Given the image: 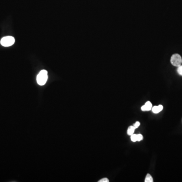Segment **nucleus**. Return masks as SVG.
<instances>
[{"mask_svg":"<svg viewBox=\"0 0 182 182\" xmlns=\"http://www.w3.org/2000/svg\"><path fill=\"white\" fill-rule=\"evenodd\" d=\"M140 125V122H139V121H136V123H135L133 125L134 126L136 129V128L139 127Z\"/></svg>","mask_w":182,"mask_h":182,"instance_id":"obj_12","label":"nucleus"},{"mask_svg":"<svg viewBox=\"0 0 182 182\" xmlns=\"http://www.w3.org/2000/svg\"><path fill=\"white\" fill-rule=\"evenodd\" d=\"M109 180L106 178V177H104V178H103L102 179L99 180L98 182H109Z\"/></svg>","mask_w":182,"mask_h":182,"instance_id":"obj_11","label":"nucleus"},{"mask_svg":"<svg viewBox=\"0 0 182 182\" xmlns=\"http://www.w3.org/2000/svg\"><path fill=\"white\" fill-rule=\"evenodd\" d=\"M164 107L162 105H159L158 106H155L152 108V110L154 113L157 114L162 111L163 110Z\"/></svg>","mask_w":182,"mask_h":182,"instance_id":"obj_5","label":"nucleus"},{"mask_svg":"<svg viewBox=\"0 0 182 182\" xmlns=\"http://www.w3.org/2000/svg\"><path fill=\"white\" fill-rule=\"evenodd\" d=\"M152 108V103L150 102V101H147L146 102L145 105L142 106L141 107V110L143 111H150L151 109Z\"/></svg>","mask_w":182,"mask_h":182,"instance_id":"obj_4","label":"nucleus"},{"mask_svg":"<svg viewBox=\"0 0 182 182\" xmlns=\"http://www.w3.org/2000/svg\"><path fill=\"white\" fill-rule=\"evenodd\" d=\"M143 139V136H142V135H137V141H142Z\"/></svg>","mask_w":182,"mask_h":182,"instance_id":"obj_10","label":"nucleus"},{"mask_svg":"<svg viewBox=\"0 0 182 182\" xmlns=\"http://www.w3.org/2000/svg\"><path fill=\"white\" fill-rule=\"evenodd\" d=\"M136 128L134 125H131L127 129V133L128 135L131 136L132 135L134 134Z\"/></svg>","mask_w":182,"mask_h":182,"instance_id":"obj_6","label":"nucleus"},{"mask_svg":"<svg viewBox=\"0 0 182 182\" xmlns=\"http://www.w3.org/2000/svg\"><path fill=\"white\" fill-rule=\"evenodd\" d=\"M131 141L134 142L137 141V135L135 134L132 135L131 136Z\"/></svg>","mask_w":182,"mask_h":182,"instance_id":"obj_8","label":"nucleus"},{"mask_svg":"<svg viewBox=\"0 0 182 182\" xmlns=\"http://www.w3.org/2000/svg\"><path fill=\"white\" fill-rule=\"evenodd\" d=\"M171 62L173 66H178L181 65L182 63V58L180 55L175 54L171 57Z\"/></svg>","mask_w":182,"mask_h":182,"instance_id":"obj_3","label":"nucleus"},{"mask_svg":"<svg viewBox=\"0 0 182 182\" xmlns=\"http://www.w3.org/2000/svg\"><path fill=\"white\" fill-rule=\"evenodd\" d=\"M15 43V39L13 36H5L1 40V44L4 47H10Z\"/></svg>","mask_w":182,"mask_h":182,"instance_id":"obj_2","label":"nucleus"},{"mask_svg":"<svg viewBox=\"0 0 182 182\" xmlns=\"http://www.w3.org/2000/svg\"><path fill=\"white\" fill-rule=\"evenodd\" d=\"M177 73L180 75H182V65H180V66H178V68L177 69Z\"/></svg>","mask_w":182,"mask_h":182,"instance_id":"obj_9","label":"nucleus"},{"mask_svg":"<svg viewBox=\"0 0 182 182\" xmlns=\"http://www.w3.org/2000/svg\"><path fill=\"white\" fill-rule=\"evenodd\" d=\"M153 179L151 175L149 173H147L145 179V182H153Z\"/></svg>","mask_w":182,"mask_h":182,"instance_id":"obj_7","label":"nucleus"},{"mask_svg":"<svg viewBox=\"0 0 182 182\" xmlns=\"http://www.w3.org/2000/svg\"><path fill=\"white\" fill-rule=\"evenodd\" d=\"M48 72L46 70L41 71L36 77V81L38 84L40 86H44L45 84L48 80Z\"/></svg>","mask_w":182,"mask_h":182,"instance_id":"obj_1","label":"nucleus"}]
</instances>
